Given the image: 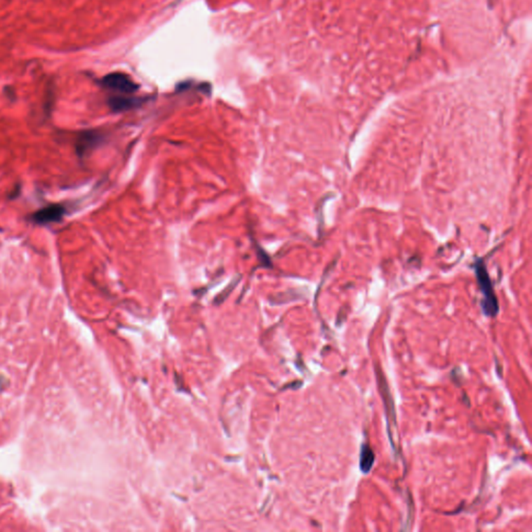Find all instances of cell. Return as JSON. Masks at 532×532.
I'll list each match as a JSON object with an SVG mask.
<instances>
[{
  "label": "cell",
  "instance_id": "cell-1",
  "mask_svg": "<svg viewBox=\"0 0 532 532\" xmlns=\"http://www.w3.org/2000/svg\"><path fill=\"white\" fill-rule=\"evenodd\" d=\"M477 274L480 289H481L482 295H484L482 308H484V313L488 317H495L498 313V302H497L496 296L493 291L492 284H491V280L484 263H479L477 265Z\"/></svg>",
  "mask_w": 532,
  "mask_h": 532
},
{
  "label": "cell",
  "instance_id": "cell-2",
  "mask_svg": "<svg viewBox=\"0 0 532 532\" xmlns=\"http://www.w3.org/2000/svg\"><path fill=\"white\" fill-rule=\"evenodd\" d=\"M101 84L108 90L124 95L133 94L140 88V86L129 75L120 72L110 73L103 77Z\"/></svg>",
  "mask_w": 532,
  "mask_h": 532
},
{
  "label": "cell",
  "instance_id": "cell-3",
  "mask_svg": "<svg viewBox=\"0 0 532 532\" xmlns=\"http://www.w3.org/2000/svg\"><path fill=\"white\" fill-rule=\"evenodd\" d=\"M105 135L98 131H84L79 136L77 140V150L80 157H84L91 151L94 150L97 146L103 142Z\"/></svg>",
  "mask_w": 532,
  "mask_h": 532
},
{
  "label": "cell",
  "instance_id": "cell-4",
  "mask_svg": "<svg viewBox=\"0 0 532 532\" xmlns=\"http://www.w3.org/2000/svg\"><path fill=\"white\" fill-rule=\"evenodd\" d=\"M65 213H66V209L64 206L54 204L36 211L32 215V220L38 224H51V222H60Z\"/></svg>",
  "mask_w": 532,
  "mask_h": 532
},
{
  "label": "cell",
  "instance_id": "cell-5",
  "mask_svg": "<svg viewBox=\"0 0 532 532\" xmlns=\"http://www.w3.org/2000/svg\"><path fill=\"white\" fill-rule=\"evenodd\" d=\"M144 98L129 96H114L108 99V107L114 112H127L140 107L144 103Z\"/></svg>",
  "mask_w": 532,
  "mask_h": 532
},
{
  "label": "cell",
  "instance_id": "cell-6",
  "mask_svg": "<svg viewBox=\"0 0 532 532\" xmlns=\"http://www.w3.org/2000/svg\"><path fill=\"white\" fill-rule=\"evenodd\" d=\"M374 463V453L368 445H363L362 453H361L360 466L361 470L364 473H368L373 468Z\"/></svg>",
  "mask_w": 532,
  "mask_h": 532
}]
</instances>
